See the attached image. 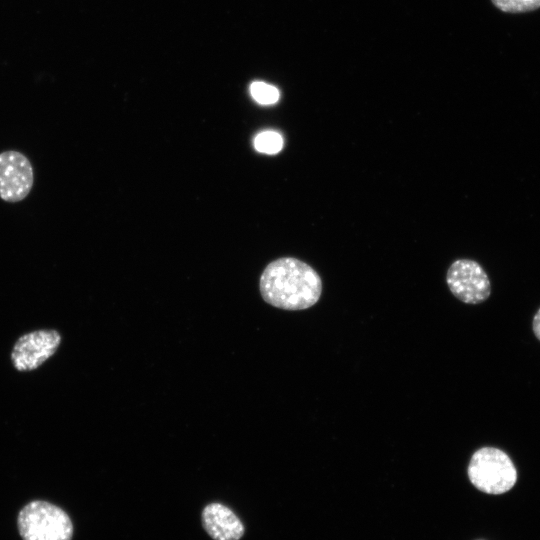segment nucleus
Wrapping results in <instances>:
<instances>
[{"instance_id":"1","label":"nucleus","mask_w":540,"mask_h":540,"mask_svg":"<svg viewBox=\"0 0 540 540\" xmlns=\"http://www.w3.org/2000/svg\"><path fill=\"white\" fill-rule=\"evenodd\" d=\"M260 293L268 304L284 310H304L320 299L322 281L307 263L282 257L269 263L261 274Z\"/></svg>"},{"instance_id":"2","label":"nucleus","mask_w":540,"mask_h":540,"mask_svg":"<svg viewBox=\"0 0 540 540\" xmlns=\"http://www.w3.org/2000/svg\"><path fill=\"white\" fill-rule=\"evenodd\" d=\"M22 540H72L74 526L69 514L45 500L25 504L17 515Z\"/></svg>"},{"instance_id":"3","label":"nucleus","mask_w":540,"mask_h":540,"mask_svg":"<svg viewBox=\"0 0 540 540\" xmlns=\"http://www.w3.org/2000/svg\"><path fill=\"white\" fill-rule=\"evenodd\" d=\"M470 482L487 494H503L516 483L517 471L510 457L495 447H482L472 455L468 469Z\"/></svg>"},{"instance_id":"4","label":"nucleus","mask_w":540,"mask_h":540,"mask_svg":"<svg viewBox=\"0 0 540 540\" xmlns=\"http://www.w3.org/2000/svg\"><path fill=\"white\" fill-rule=\"evenodd\" d=\"M446 282L451 293L466 304H479L491 294V283L483 267L471 259H458L448 268Z\"/></svg>"},{"instance_id":"5","label":"nucleus","mask_w":540,"mask_h":540,"mask_svg":"<svg viewBox=\"0 0 540 540\" xmlns=\"http://www.w3.org/2000/svg\"><path fill=\"white\" fill-rule=\"evenodd\" d=\"M34 182V172L29 159L19 151L0 153V198L15 203L24 200Z\"/></svg>"},{"instance_id":"6","label":"nucleus","mask_w":540,"mask_h":540,"mask_svg":"<svg viewBox=\"0 0 540 540\" xmlns=\"http://www.w3.org/2000/svg\"><path fill=\"white\" fill-rule=\"evenodd\" d=\"M60 341L61 337L55 330H38L23 335L13 347L12 362L19 371L35 369L55 353Z\"/></svg>"},{"instance_id":"7","label":"nucleus","mask_w":540,"mask_h":540,"mask_svg":"<svg viewBox=\"0 0 540 540\" xmlns=\"http://www.w3.org/2000/svg\"><path fill=\"white\" fill-rule=\"evenodd\" d=\"M204 530L214 540H239L244 525L237 515L221 503L206 505L201 513Z\"/></svg>"},{"instance_id":"8","label":"nucleus","mask_w":540,"mask_h":540,"mask_svg":"<svg viewBox=\"0 0 540 540\" xmlns=\"http://www.w3.org/2000/svg\"><path fill=\"white\" fill-rule=\"evenodd\" d=\"M254 147L261 153L276 154L283 147V138L278 132L264 131L255 137Z\"/></svg>"},{"instance_id":"9","label":"nucleus","mask_w":540,"mask_h":540,"mask_svg":"<svg viewBox=\"0 0 540 540\" xmlns=\"http://www.w3.org/2000/svg\"><path fill=\"white\" fill-rule=\"evenodd\" d=\"M250 93L254 100L261 105L274 104L280 97L276 87L260 81H255L250 85Z\"/></svg>"},{"instance_id":"10","label":"nucleus","mask_w":540,"mask_h":540,"mask_svg":"<svg viewBox=\"0 0 540 540\" xmlns=\"http://www.w3.org/2000/svg\"><path fill=\"white\" fill-rule=\"evenodd\" d=\"M501 11L507 13L530 12L540 8V0H491Z\"/></svg>"},{"instance_id":"11","label":"nucleus","mask_w":540,"mask_h":540,"mask_svg":"<svg viewBox=\"0 0 540 540\" xmlns=\"http://www.w3.org/2000/svg\"><path fill=\"white\" fill-rule=\"evenodd\" d=\"M532 327L535 336L538 340H540V308L534 315Z\"/></svg>"}]
</instances>
